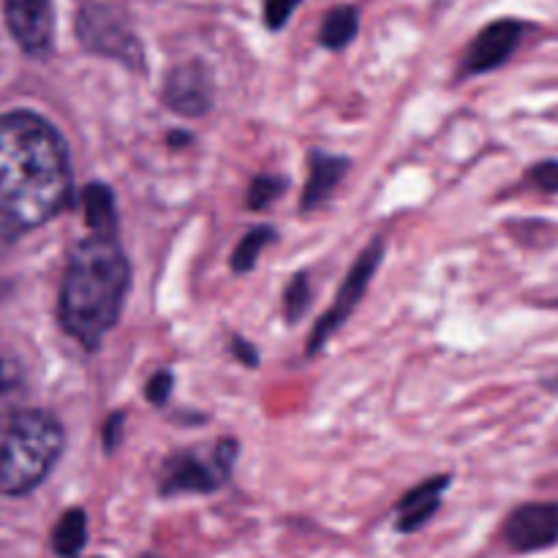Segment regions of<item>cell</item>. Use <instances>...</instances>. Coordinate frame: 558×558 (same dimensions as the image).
<instances>
[{
	"label": "cell",
	"mask_w": 558,
	"mask_h": 558,
	"mask_svg": "<svg viewBox=\"0 0 558 558\" xmlns=\"http://www.w3.org/2000/svg\"><path fill=\"white\" fill-rule=\"evenodd\" d=\"M131 265L112 238H87L71 251L60 281L58 316L65 336L80 347L98 349L123 314Z\"/></svg>",
	"instance_id": "7a4b0ae2"
},
{
	"label": "cell",
	"mask_w": 558,
	"mask_h": 558,
	"mask_svg": "<svg viewBox=\"0 0 558 558\" xmlns=\"http://www.w3.org/2000/svg\"><path fill=\"white\" fill-rule=\"evenodd\" d=\"M65 447L63 425L47 412L25 409L5 423L0 439V494L27 496L36 490Z\"/></svg>",
	"instance_id": "3957f363"
},
{
	"label": "cell",
	"mask_w": 558,
	"mask_h": 558,
	"mask_svg": "<svg viewBox=\"0 0 558 558\" xmlns=\"http://www.w3.org/2000/svg\"><path fill=\"white\" fill-rule=\"evenodd\" d=\"M529 180L537 191L543 194H558V161H543V163H534L529 169Z\"/></svg>",
	"instance_id": "ffe728a7"
},
{
	"label": "cell",
	"mask_w": 558,
	"mask_h": 558,
	"mask_svg": "<svg viewBox=\"0 0 558 558\" xmlns=\"http://www.w3.org/2000/svg\"><path fill=\"white\" fill-rule=\"evenodd\" d=\"M523 33H526V25L518 20H499L485 27L463 58V74H485L505 65L521 44Z\"/></svg>",
	"instance_id": "9c48e42d"
},
{
	"label": "cell",
	"mask_w": 558,
	"mask_h": 558,
	"mask_svg": "<svg viewBox=\"0 0 558 558\" xmlns=\"http://www.w3.org/2000/svg\"><path fill=\"white\" fill-rule=\"evenodd\" d=\"M71 199L63 136L41 114H0V221L16 234L52 221Z\"/></svg>",
	"instance_id": "6da1fadb"
},
{
	"label": "cell",
	"mask_w": 558,
	"mask_h": 558,
	"mask_svg": "<svg viewBox=\"0 0 558 558\" xmlns=\"http://www.w3.org/2000/svg\"><path fill=\"white\" fill-rule=\"evenodd\" d=\"M140 558H156V556H140Z\"/></svg>",
	"instance_id": "484cf974"
},
{
	"label": "cell",
	"mask_w": 558,
	"mask_h": 558,
	"mask_svg": "<svg viewBox=\"0 0 558 558\" xmlns=\"http://www.w3.org/2000/svg\"><path fill=\"white\" fill-rule=\"evenodd\" d=\"M123 423H125V417L123 414H112V417L107 420V423H104V428H101V445H104V450L107 452H114L118 450V445H120V439H123Z\"/></svg>",
	"instance_id": "603a6c76"
},
{
	"label": "cell",
	"mask_w": 558,
	"mask_h": 558,
	"mask_svg": "<svg viewBox=\"0 0 558 558\" xmlns=\"http://www.w3.org/2000/svg\"><path fill=\"white\" fill-rule=\"evenodd\" d=\"M27 376L25 368L11 354H0V420L9 423L14 414L25 412Z\"/></svg>",
	"instance_id": "5bb4252c"
},
{
	"label": "cell",
	"mask_w": 558,
	"mask_h": 558,
	"mask_svg": "<svg viewBox=\"0 0 558 558\" xmlns=\"http://www.w3.org/2000/svg\"><path fill=\"white\" fill-rule=\"evenodd\" d=\"M347 158L316 150L314 156H311V174L308 183H305L303 199H300V210L311 213L314 207H319L322 202L336 191V185L341 183V178L347 174Z\"/></svg>",
	"instance_id": "7c38bea8"
},
{
	"label": "cell",
	"mask_w": 558,
	"mask_h": 558,
	"mask_svg": "<svg viewBox=\"0 0 558 558\" xmlns=\"http://www.w3.org/2000/svg\"><path fill=\"white\" fill-rule=\"evenodd\" d=\"M381 256H385V243H381V240H374V243H371L368 248L357 256V262H354L352 270H349L347 281H343L341 289H338L330 311L322 316L319 325H316L314 332H311L308 354L319 352V349L327 343V338H330L332 332H336L338 327H341L343 322L352 316V311L357 308V303L363 300V294L368 292L371 278H374V272L379 270Z\"/></svg>",
	"instance_id": "8992f818"
},
{
	"label": "cell",
	"mask_w": 558,
	"mask_h": 558,
	"mask_svg": "<svg viewBox=\"0 0 558 558\" xmlns=\"http://www.w3.org/2000/svg\"><path fill=\"white\" fill-rule=\"evenodd\" d=\"M163 101L183 118H202L213 107V82L202 63H183L172 69L163 85Z\"/></svg>",
	"instance_id": "30bf717a"
},
{
	"label": "cell",
	"mask_w": 558,
	"mask_h": 558,
	"mask_svg": "<svg viewBox=\"0 0 558 558\" xmlns=\"http://www.w3.org/2000/svg\"><path fill=\"white\" fill-rule=\"evenodd\" d=\"M357 25L360 16L354 5H336V9L325 16V22H322L319 41L325 44L327 49L347 47L354 38V33H357Z\"/></svg>",
	"instance_id": "2e32d148"
},
{
	"label": "cell",
	"mask_w": 558,
	"mask_h": 558,
	"mask_svg": "<svg viewBox=\"0 0 558 558\" xmlns=\"http://www.w3.org/2000/svg\"><path fill=\"white\" fill-rule=\"evenodd\" d=\"M501 537L515 554H537L558 545V501H532L510 512Z\"/></svg>",
	"instance_id": "52a82bcc"
},
{
	"label": "cell",
	"mask_w": 558,
	"mask_h": 558,
	"mask_svg": "<svg viewBox=\"0 0 558 558\" xmlns=\"http://www.w3.org/2000/svg\"><path fill=\"white\" fill-rule=\"evenodd\" d=\"M298 3H300V0H267V5H265L267 25L281 27L283 22L292 16V11L298 9Z\"/></svg>",
	"instance_id": "7402d4cb"
},
{
	"label": "cell",
	"mask_w": 558,
	"mask_h": 558,
	"mask_svg": "<svg viewBox=\"0 0 558 558\" xmlns=\"http://www.w3.org/2000/svg\"><path fill=\"white\" fill-rule=\"evenodd\" d=\"M447 485H450V477L441 474V477H434L428 483L417 485L414 490H409L401 499V505H398V532L412 534L417 529H423L436 515V510H439L441 494L447 490Z\"/></svg>",
	"instance_id": "8fae6325"
},
{
	"label": "cell",
	"mask_w": 558,
	"mask_h": 558,
	"mask_svg": "<svg viewBox=\"0 0 558 558\" xmlns=\"http://www.w3.org/2000/svg\"><path fill=\"white\" fill-rule=\"evenodd\" d=\"M76 36L85 49L104 54V58L120 60L131 69H142V63H145V52H142L140 38L131 27L129 14L120 11L118 5H85L80 11V20H76Z\"/></svg>",
	"instance_id": "277c9868"
},
{
	"label": "cell",
	"mask_w": 558,
	"mask_h": 558,
	"mask_svg": "<svg viewBox=\"0 0 558 558\" xmlns=\"http://www.w3.org/2000/svg\"><path fill=\"white\" fill-rule=\"evenodd\" d=\"M283 189H287V183H283V180L272 178V174H259V178H256L248 189V207L251 210H265L272 199H278V196H281Z\"/></svg>",
	"instance_id": "d6986e66"
},
{
	"label": "cell",
	"mask_w": 558,
	"mask_h": 558,
	"mask_svg": "<svg viewBox=\"0 0 558 558\" xmlns=\"http://www.w3.org/2000/svg\"><path fill=\"white\" fill-rule=\"evenodd\" d=\"M82 210H85L87 227L93 229L96 238H112L118 240V205H114V194L109 185L90 183L82 191Z\"/></svg>",
	"instance_id": "4fadbf2b"
},
{
	"label": "cell",
	"mask_w": 558,
	"mask_h": 558,
	"mask_svg": "<svg viewBox=\"0 0 558 558\" xmlns=\"http://www.w3.org/2000/svg\"><path fill=\"white\" fill-rule=\"evenodd\" d=\"M272 240H276L272 227L248 229V234L240 240L238 248H234V254H232V270L240 272V276L248 270H254L256 262H259V256H262V251H265Z\"/></svg>",
	"instance_id": "e0dca14e"
},
{
	"label": "cell",
	"mask_w": 558,
	"mask_h": 558,
	"mask_svg": "<svg viewBox=\"0 0 558 558\" xmlns=\"http://www.w3.org/2000/svg\"><path fill=\"white\" fill-rule=\"evenodd\" d=\"M232 352L238 354V357L243 360V363L248 365V368L259 365V354H256V349L251 347V343H245L243 338H234V341H232Z\"/></svg>",
	"instance_id": "cb8c5ba5"
},
{
	"label": "cell",
	"mask_w": 558,
	"mask_h": 558,
	"mask_svg": "<svg viewBox=\"0 0 558 558\" xmlns=\"http://www.w3.org/2000/svg\"><path fill=\"white\" fill-rule=\"evenodd\" d=\"M308 303H311V283H308V276L300 272V276L292 278L287 294H283V311H287V319L298 322L300 316L308 311Z\"/></svg>",
	"instance_id": "ac0fdd59"
},
{
	"label": "cell",
	"mask_w": 558,
	"mask_h": 558,
	"mask_svg": "<svg viewBox=\"0 0 558 558\" xmlns=\"http://www.w3.org/2000/svg\"><path fill=\"white\" fill-rule=\"evenodd\" d=\"M5 25L22 52L44 58L52 49L54 9L52 0H5Z\"/></svg>",
	"instance_id": "ba28073f"
},
{
	"label": "cell",
	"mask_w": 558,
	"mask_h": 558,
	"mask_svg": "<svg viewBox=\"0 0 558 558\" xmlns=\"http://www.w3.org/2000/svg\"><path fill=\"white\" fill-rule=\"evenodd\" d=\"M87 545L85 510H69L58 518L52 529V550L60 558H76Z\"/></svg>",
	"instance_id": "9a60e30c"
},
{
	"label": "cell",
	"mask_w": 558,
	"mask_h": 558,
	"mask_svg": "<svg viewBox=\"0 0 558 558\" xmlns=\"http://www.w3.org/2000/svg\"><path fill=\"white\" fill-rule=\"evenodd\" d=\"M172 374L169 371H158V374L150 376V381L145 385V396L147 401L153 403V407H163V403L169 401V396H172Z\"/></svg>",
	"instance_id": "44dd1931"
},
{
	"label": "cell",
	"mask_w": 558,
	"mask_h": 558,
	"mask_svg": "<svg viewBox=\"0 0 558 558\" xmlns=\"http://www.w3.org/2000/svg\"><path fill=\"white\" fill-rule=\"evenodd\" d=\"M16 238H20V234H16L14 229L9 227V223L0 221V259H3V256L9 254V248H11V245H14Z\"/></svg>",
	"instance_id": "d4e9b609"
},
{
	"label": "cell",
	"mask_w": 558,
	"mask_h": 558,
	"mask_svg": "<svg viewBox=\"0 0 558 558\" xmlns=\"http://www.w3.org/2000/svg\"><path fill=\"white\" fill-rule=\"evenodd\" d=\"M234 461H238V445L229 439L218 441L207 458L194 450L178 452V456L167 458L161 469V494H213L227 483Z\"/></svg>",
	"instance_id": "5b68a950"
}]
</instances>
